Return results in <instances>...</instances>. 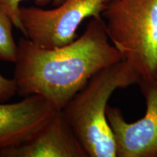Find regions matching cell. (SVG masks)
I'll return each instance as SVG.
<instances>
[{"mask_svg": "<svg viewBox=\"0 0 157 157\" xmlns=\"http://www.w3.org/2000/svg\"><path fill=\"white\" fill-rule=\"evenodd\" d=\"M121 60L103 17H95L81 36L64 46L46 49L20 39L13 78L19 95H40L61 111L92 76Z\"/></svg>", "mask_w": 157, "mask_h": 157, "instance_id": "6da1fadb", "label": "cell"}, {"mask_svg": "<svg viewBox=\"0 0 157 157\" xmlns=\"http://www.w3.org/2000/svg\"><path fill=\"white\" fill-rule=\"evenodd\" d=\"M140 77L123 60L96 73L61 110L87 157H117L106 117L109 101L117 90L138 84Z\"/></svg>", "mask_w": 157, "mask_h": 157, "instance_id": "7a4b0ae2", "label": "cell"}, {"mask_svg": "<svg viewBox=\"0 0 157 157\" xmlns=\"http://www.w3.org/2000/svg\"><path fill=\"white\" fill-rule=\"evenodd\" d=\"M102 17L110 42L140 79L157 78V0H112Z\"/></svg>", "mask_w": 157, "mask_h": 157, "instance_id": "3957f363", "label": "cell"}, {"mask_svg": "<svg viewBox=\"0 0 157 157\" xmlns=\"http://www.w3.org/2000/svg\"><path fill=\"white\" fill-rule=\"evenodd\" d=\"M112 0H64L51 10L20 7L23 35L41 48L51 49L69 44L84 20L102 16Z\"/></svg>", "mask_w": 157, "mask_h": 157, "instance_id": "277c9868", "label": "cell"}, {"mask_svg": "<svg viewBox=\"0 0 157 157\" xmlns=\"http://www.w3.org/2000/svg\"><path fill=\"white\" fill-rule=\"evenodd\" d=\"M146 103L144 117L127 122L119 108L108 105L106 117L117 157H157V78L139 80Z\"/></svg>", "mask_w": 157, "mask_h": 157, "instance_id": "5b68a950", "label": "cell"}, {"mask_svg": "<svg viewBox=\"0 0 157 157\" xmlns=\"http://www.w3.org/2000/svg\"><path fill=\"white\" fill-rule=\"evenodd\" d=\"M57 111L40 95L15 103H0V157L29 140Z\"/></svg>", "mask_w": 157, "mask_h": 157, "instance_id": "8992f818", "label": "cell"}, {"mask_svg": "<svg viewBox=\"0 0 157 157\" xmlns=\"http://www.w3.org/2000/svg\"><path fill=\"white\" fill-rule=\"evenodd\" d=\"M2 157H87L58 111L32 137L10 149Z\"/></svg>", "mask_w": 157, "mask_h": 157, "instance_id": "52a82bcc", "label": "cell"}, {"mask_svg": "<svg viewBox=\"0 0 157 157\" xmlns=\"http://www.w3.org/2000/svg\"><path fill=\"white\" fill-rule=\"evenodd\" d=\"M13 26L10 17L0 6V60L15 63L17 56V43L13 36Z\"/></svg>", "mask_w": 157, "mask_h": 157, "instance_id": "ba28073f", "label": "cell"}, {"mask_svg": "<svg viewBox=\"0 0 157 157\" xmlns=\"http://www.w3.org/2000/svg\"><path fill=\"white\" fill-rule=\"evenodd\" d=\"M24 0H0V6L10 17L14 27L17 28L23 34V25L20 18V4ZM37 6L40 7L52 4L53 7L60 5L64 0H34Z\"/></svg>", "mask_w": 157, "mask_h": 157, "instance_id": "9c48e42d", "label": "cell"}, {"mask_svg": "<svg viewBox=\"0 0 157 157\" xmlns=\"http://www.w3.org/2000/svg\"><path fill=\"white\" fill-rule=\"evenodd\" d=\"M17 94L13 78L5 77L0 74V103L9 101Z\"/></svg>", "mask_w": 157, "mask_h": 157, "instance_id": "30bf717a", "label": "cell"}]
</instances>
